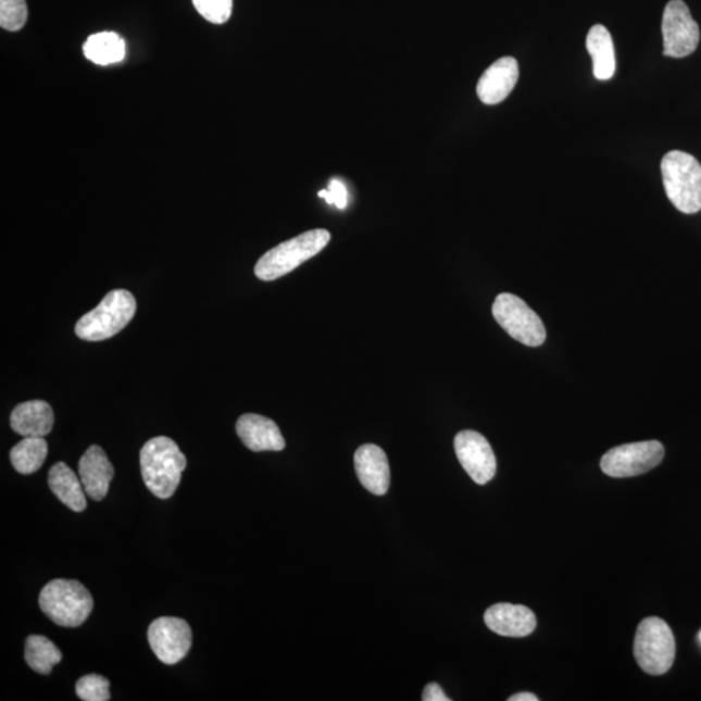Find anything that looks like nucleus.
I'll list each match as a JSON object with an SVG mask.
<instances>
[{
	"instance_id": "1",
	"label": "nucleus",
	"mask_w": 701,
	"mask_h": 701,
	"mask_svg": "<svg viewBox=\"0 0 701 701\" xmlns=\"http://www.w3.org/2000/svg\"><path fill=\"white\" fill-rule=\"evenodd\" d=\"M143 483L153 496L170 499L175 496L187 465L179 447L168 437L149 440L139 453Z\"/></svg>"
},
{
	"instance_id": "2",
	"label": "nucleus",
	"mask_w": 701,
	"mask_h": 701,
	"mask_svg": "<svg viewBox=\"0 0 701 701\" xmlns=\"http://www.w3.org/2000/svg\"><path fill=\"white\" fill-rule=\"evenodd\" d=\"M667 198L679 212L692 215L701 210V165L690 153L674 150L661 162Z\"/></svg>"
},
{
	"instance_id": "3",
	"label": "nucleus",
	"mask_w": 701,
	"mask_h": 701,
	"mask_svg": "<svg viewBox=\"0 0 701 701\" xmlns=\"http://www.w3.org/2000/svg\"><path fill=\"white\" fill-rule=\"evenodd\" d=\"M331 239L325 229H315L300 234L296 238L273 247L264 253L255 265V275L262 280H275L322 252Z\"/></svg>"
},
{
	"instance_id": "4",
	"label": "nucleus",
	"mask_w": 701,
	"mask_h": 701,
	"mask_svg": "<svg viewBox=\"0 0 701 701\" xmlns=\"http://www.w3.org/2000/svg\"><path fill=\"white\" fill-rule=\"evenodd\" d=\"M39 606L53 624L78 627L89 618L93 600L78 580L53 579L39 593Z\"/></svg>"
},
{
	"instance_id": "5",
	"label": "nucleus",
	"mask_w": 701,
	"mask_h": 701,
	"mask_svg": "<svg viewBox=\"0 0 701 701\" xmlns=\"http://www.w3.org/2000/svg\"><path fill=\"white\" fill-rule=\"evenodd\" d=\"M137 302L128 290H112L96 309L86 313L76 324V336L89 342L116 336L132 322Z\"/></svg>"
},
{
	"instance_id": "6",
	"label": "nucleus",
	"mask_w": 701,
	"mask_h": 701,
	"mask_svg": "<svg viewBox=\"0 0 701 701\" xmlns=\"http://www.w3.org/2000/svg\"><path fill=\"white\" fill-rule=\"evenodd\" d=\"M634 654L640 669L651 676H663L676 659V639L669 625L658 617L643 619L634 640Z\"/></svg>"
},
{
	"instance_id": "7",
	"label": "nucleus",
	"mask_w": 701,
	"mask_h": 701,
	"mask_svg": "<svg viewBox=\"0 0 701 701\" xmlns=\"http://www.w3.org/2000/svg\"><path fill=\"white\" fill-rule=\"evenodd\" d=\"M492 315L497 323L520 343L539 347L546 340V327L542 320L523 299L513 293L503 292L492 304Z\"/></svg>"
},
{
	"instance_id": "8",
	"label": "nucleus",
	"mask_w": 701,
	"mask_h": 701,
	"mask_svg": "<svg viewBox=\"0 0 701 701\" xmlns=\"http://www.w3.org/2000/svg\"><path fill=\"white\" fill-rule=\"evenodd\" d=\"M664 455V446L658 440L623 445L608 451L600 467L613 478L636 477L656 467L663 462Z\"/></svg>"
},
{
	"instance_id": "9",
	"label": "nucleus",
	"mask_w": 701,
	"mask_h": 701,
	"mask_svg": "<svg viewBox=\"0 0 701 701\" xmlns=\"http://www.w3.org/2000/svg\"><path fill=\"white\" fill-rule=\"evenodd\" d=\"M664 55L686 58L698 49L700 41L699 25L692 18L689 7L684 0H671L663 15Z\"/></svg>"
},
{
	"instance_id": "10",
	"label": "nucleus",
	"mask_w": 701,
	"mask_h": 701,
	"mask_svg": "<svg viewBox=\"0 0 701 701\" xmlns=\"http://www.w3.org/2000/svg\"><path fill=\"white\" fill-rule=\"evenodd\" d=\"M147 637L153 653L166 665H175L184 660L192 644L190 625L177 617H160L153 621Z\"/></svg>"
},
{
	"instance_id": "11",
	"label": "nucleus",
	"mask_w": 701,
	"mask_h": 701,
	"mask_svg": "<svg viewBox=\"0 0 701 701\" xmlns=\"http://www.w3.org/2000/svg\"><path fill=\"white\" fill-rule=\"evenodd\" d=\"M455 451L460 464L477 485H486L496 477V453L483 434L460 431L455 438Z\"/></svg>"
},
{
	"instance_id": "12",
	"label": "nucleus",
	"mask_w": 701,
	"mask_h": 701,
	"mask_svg": "<svg viewBox=\"0 0 701 701\" xmlns=\"http://www.w3.org/2000/svg\"><path fill=\"white\" fill-rule=\"evenodd\" d=\"M485 624L498 636L524 638L536 630L537 617L525 605L499 603L485 612Z\"/></svg>"
},
{
	"instance_id": "13",
	"label": "nucleus",
	"mask_w": 701,
	"mask_h": 701,
	"mask_svg": "<svg viewBox=\"0 0 701 701\" xmlns=\"http://www.w3.org/2000/svg\"><path fill=\"white\" fill-rule=\"evenodd\" d=\"M520 77L517 60L504 57L497 60L480 76L477 85V96L487 105L502 103L509 98Z\"/></svg>"
},
{
	"instance_id": "14",
	"label": "nucleus",
	"mask_w": 701,
	"mask_h": 701,
	"mask_svg": "<svg viewBox=\"0 0 701 701\" xmlns=\"http://www.w3.org/2000/svg\"><path fill=\"white\" fill-rule=\"evenodd\" d=\"M355 471L360 484L373 496L384 497L390 487V465L386 453L376 445H364L355 452Z\"/></svg>"
},
{
	"instance_id": "15",
	"label": "nucleus",
	"mask_w": 701,
	"mask_h": 701,
	"mask_svg": "<svg viewBox=\"0 0 701 701\" xmlns=\"http://www.w3.org/2000/svg\"><path fill=\"white\" fill-rule=\"evenodd\" d=\"M236 429L247 449L253 452L283 451L286 447L283 433L268 417L246 413L238 418Z\"/></svg>"
},
{
	"instance_id": "16",
	"label": "nucleus",
	"mask_w": 701,
	"mask_h": 701,
	"mask_svg": "<svg viewBox=\"0 0 701 701\" xmlns=\"http://www.w3.org/2000/svg\"><path fill=\"white\" fill-rule=\"evenodd\" d=\"M78 474L88 497L100 502L109 493L115 471L102 447L91 446L79 459Z\"/></svg>"
},
{
	"instance_id": "17",
	"label": "nucleus",
	"mask_w": 701,
	"mask_h": 701,
	"mask_svg": "<svg viewBox=\"0 0 701 701\" xmlns=\"http://www.w3.org/2000/svg\"><path fill=\"white\" fill-rule=\"evenodd\" d=\"M53 411L43 400H30L15 406L11 413L12 430L25 437H46L53 426Z\"/></svg>"
},
{
	"instance_id": "18",
	"label": "nucleus",
	"mask_w": 701,
	"mask_h": 701,
	"mask_svg": "<svg viewBox=\"0 0 701 701\" xmlns=\"http://www.w3.org/2000/svg\"><path fill=\"white\" fill-rule=\"evenodd\" d=\"M49 486L55 497L70 510L83 512L86 510V497L82 478L65 463L52 465L49 472Z\"/></svg>"
},
{
	"instance_id": "19",
	"label": "nucleus",
	"mask_w": 701,
	"mask_h": 701,
	"mask_svg": "<svg viewBox=\"0 0 701 701\" xmlns=\"http://www.w3.org/2000/svg\"><path fill=\"white\" fill-rule=\"evenodd\" d=\"M587 51L592 58L593 76L606 82L616 72V55L611 33L604 25H593L586 38Z\"/></svg>"
},
{
	"instance_id": "20",
	"label": "nucleus",
	"mask_w": 701,
	"mask_h": 701,
	"mask_svg": "<svg viewBox=\"0 0 701 701\" xmlns=\"http://www.w3.org/2000/svg\"><path fill=\"white\" fill-rule=\"evenodd\" d=\"M124 39L112 32L97 33L84 45L85 57L93 64L110 65L122 62L125 57Z\"/></svg>"
},
{
	"instance_id": "21",
	"label": "nucleus",
	"mask_w": 701,
	"mask_h": 701,
	"mask_svg": "<svg viewBox=\"0 0 701 701\" xmlns=\"http://www.w3.org/2000/svg\"><path fill=\"white\" fill-rule=\"evenodd\" d=\"M47 453H49V446L43 437H25L22 442L13 447L10 459L16 472L28 476L39 471Z\"/></svg>"
},
{
	"instance_id": "22",
	"label": "nucleus",
	"mask_w": 701,
	"mask_h": 701,
	"mask_svg": "<svg viewBox=\"0 0 701 701\" xmlns=\"http://www.w3.org/2000/svg\"><path fill=\"white\" fill-rule=\"evenodd\" d=\"M63 654L49 638L30 636L25 643V661L33 671L39 674H50L52 667L62 661Z\"/></svg>"
},
{
	"instance_id": "23",
	"label": "nucleus",
	"mask_w": 701,
	"mask_h": 701,
	"mask_svg": "<svg viewBox=\"0 0 701 701\" xmlns=\"http://www.w3.org/2000/svg\"><path fill=\"white\" fill-rule=\"evenodd\" d=\"M76 693L84 701H109L110 680L98 674H89L78 679Z\"/></svg>"
},
{
	"instance_id": "24",
	"label": "nucleus",
	"mask_w": 701,
	"mask_h": 701,
	"mask_svg": "<svg viewBox=\"0 0 701 701\" xmlns=\"http://www.w3.org/2000/svg\"><path fill=\"white\" fill-rule=\"evenodd\" d=\"M28 20L25 0H0V26L4 30L17 32Z\"/></svg>"
},
{
	"instance_id": "25",
	"label": "nucleus",
	"mask_w": 701,
	"mask_h": 701,
	"mask_svg": "<svg viewBox=\"0 0 701 701\" xmlns=\"http://www.w3.org/2000/svg\"><path fill=\"white\" fill-rule=\"evenodd\" d=\"M192 4L212 24H225L231 16L233 0H192Z\"/></svg>"
},
{
	"instance_id": "26",
	"label": "nucleus",
	"mask_w": 701,
	"mask_h": 701,
	"mask_svg": "<svg viewBox=\"0 0 701 701\" xmlns=\"http://www.w3.org/2000/svg\"><path fill=\"white\" fill-rule=\"evenodd\" d=\"M318 197L324 198L329 204H336L340 210H345L347 202H349L345 185L337 179H331L327 190L320 191Z\"/></svg>"
},
{
	"instance_id": "27",
	"label": "nucleus",
	"mask_w": 701,
	"mask_h": 701,
	"mask_svg": "<svg viewBox=\"0 0 701 701\" xmlns=\"http://www.w3.org/2000/svg\"><path fill=\"white\" fill-rule=\"evenodd\" d=\"M423 700L424 701H450V699L446 697V693L443 692L442 689H440V686L437 684H429L425 687V690L423 692Z\"/></svg>"
},
{
	"instance_id": "28",
	"label": "nucleus",
	"mask_w": 701,
	"mask_h": 701,
	"mask_svg": "<svg viewBox=\"0 0 701 701\" xmlns=\"http://www.w3.org/2000/svg\"><path fill=\"white\" fill-rule=\"evenodd\" d=\"M510 701H538L539 698L530 692H520L509 699Z\"/></svg>"
},
{
	"instance_id": "29",
	"label": "nucleus",
	"mask_w": 701,
	"mask_h": 701,
	"mask_svg": "<svg viewBox=\"0 0 701 701\" xmlns=\"http://www.w3.org/2000/svg\"><path fill=\"white\" fill-rule=\"evenodd\" d=\"M700 639H701V633H700Z\"/></svg>"
}]
</instances>
